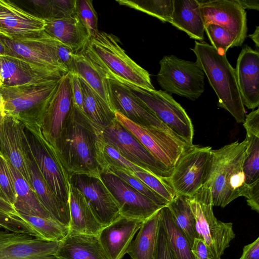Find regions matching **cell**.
<instances>
[{
	"instance_id": "1",
	"label": "cell",
	"mask_w": 259,
	"mask_h": 259,
	"mask_svg": "<svg viewBox=\"0 0 259 259\" xmlns=\"http://www.w3.org/2000/svg\"><path fill=\"white\" fill-rule=\"evenodd\" d=\"M98 134L72 101L70 112L58 144V151L68 173L100 177L97 159Z\"/></svg>"
},
{
	"instance_id": "2",
	"label": "cell",
	"mask_w": 259,
	"mask_h": 259,
	"mask_svg": "<svg viewBox=\"0 0 259 259\" xmlns=\"http://www.w3.org/2000/svg\"><path fill=\"white\" fill-rule=\"evenodd\" d=\"M119 43L114 34L98 31L82 51L107 78L155 90L149 72L133 61Z\"/></svg>"
},
{
	"instance_id": "3",
	"label": "cell",
	"mask_w": 259,
	"mask_h": 259,
	"mask_svg": "<svg viewBox=\"0 0 259 259\" xmlns=\"http://www.w3.org/2000/svg\"><path fill=\"white\" fill-rule=\"evenodd\" d=\"M191 50L196 62L206 76L218 97V105L228 111L238 123H243L246 111L238 87L235 69L226 54L217 51L211 45L195 41Z\"/></svg>"
},
{
	"instance_id": "4",
	"label": "cell",
	"mask_w": 259,
	"mask_h": 259,
	"mask_svg": "<svg viewBox=\"0 0 259 259\" xmlns=\"http://www.w3.org/2000/svg\"><path fill=\"white\" fill-rule=\"evenodd\" d=\"M248 141H236L212 150V163L207 182L211 189L213 206L225 207L248 188L243 171Z\"/></svg>"
},
{
	"instance_id": "5",
	"label": "cell",
	"mask_w": 259,
	"mask_h": 259,
	"mask_svg": "<svg viewBox=\"0 0 259 259\" xmlns=\"http://www.w3.org/2000/svg\"><path fill=\"white\" fill-rule=\"evenodd\" d=\"M20 121L25 126L30 155L54 193L69 206L70 176L64 166L58 152L46 140L34 120L27 119Z\"/></svg>"
},
{
	"instance_id": "6",
	"label": "cell",
	"mask_w": 259,
	"mask_h": 259,
	"mask_svg": "<svg viewBox=\"0 0 259 259\" xmlns=\"http://www.w3.org/2000/svg\"><path fill=\"white\" fill-rule=\"evenodd\" d=\"M187 199L195 219L198 238L204 241L212 259H221L235 237L232 223L223 222L214 216L211 189L207 182Z\"/></svg>"
},
{
	"instance_id": "7",
	"label": "cell",
	"mask_w": 259,
	"mask_h": 259,
	"mask_svg": "<svg viewBox=\"0 0 259 259\" xmlns=\"http://www.w3.org/2000/svg\"><path fill=\"white\" fill-rule=\"evenodd\" d=\"M60 79H40L15 86L1 85L4 115L20 120L37 119L56 91Z\"/></svg>"
},
{
	"instance_id": "8",
	"label": "cell",
	"mask_w": 259,
	"mask_h": 259,
	"mask_svg": "<svg viewBox=\"0 0 259 259\" xmlns=\"http://www.w3.org/2000/svg\"><path fill=\"white\" fill-rule=\"evenodd\" d=\"M157 80L163 91L194 101L204 91L205 74L196 62L164 56Z\"/></svg>"
},
{
	"instance_id": "9",
	"label": "cell",
	"mask_w": 259,
	"mask_h": 259,
	"mask_svg": "<svg viewBox=\"0 0 259 259\" xmlns=\"http://www.w3.org/2000/svg\"><path fill=\"white\" fill-rule=\"evenodd\" d=\"M211 147L192 145L180 156L167 181L176 195L190 197L207 182L211 167Z\"/></svg>"
},
{
	"instance_id": "10",
	"label": "cell",
	"mask_w": 259,
	"mask_h": 259,
	"mask_svg": "<svg viewBox=\"0 0 259 259\" xmlns=\"http://www.w3.org/2000/svg\"><path fill=\"white\" fill-rule=\"evenodd\" d=\"M122 83L177 137L189 145L193 144L194 133L191 120L185 109L169 94L161 90H148L132 84Z\"/></svg>"
},
{
	"instance_id": "11",
	"label": "cell",
	"mask_w": 259,
	"mask_h": 259,
	"mask_svg": "<svg viewBox=\"0 0 259 259\" xmlns=\"http://www.w3.org/2000/svg\"><path fill=\"white\" fill-rule=\"evenodd\" d=\"M98 135L104 142L135 164L162 179L170 176L172 170L156 158L116 119L103 129Z\"/></svg>"
},
{
	"instance_id": "12",
	"label": "cell",
	"mask_w": 259,
	"mask_h": 259,
	"mask_svg": "<svg viewBox=\"0 0 259 259\" xmlns=\"http://www.w3.org/2000/svg\"><path fill=\"white\" fill-rule=\"evenodd\" d=\"M117 120L127 128L158 160L172 170L181 154L190 146L174 134L138 125L118 112Z\"/></svg>"
},
{
	"instance_id": "13",
	"label": "cell",
	"mask_w": 259,
	"mask_h": 259,
	"mask_svg": "<svg viewBox=\"0 0 259 259\" xmlns=\"http://www.w3.org/2000/svg\"><path fill=\"white\" fill-rule=\"evenodd\" d=\"M6 55L23 59L43 68L67 74L68 72L60 61L55 39L44 31L35 37L11 40L0 36Z\"/></svg>"
},
{
	"instance_id": "14",
	"label": "cell",
	"mask_w": 259,
	"mask_h": 259,
	"mask_svg": "<svg viewBox=\"0 0 259 259\" xmlns=\"http://www.w3.org/2000/svg\"><path fill=\"white\" fill-rule=\"evenodd\" d=\"M0 154L32 187L31 159L24 125L12 116L1 113Z\"/></svg>"
},
{
	"instance_id": "15",
	"label": "cell",
	"mask_w": 259,
	"mask_h": 259,
	"mask_svg": "<svg viewBox=\"0 0 259 259\" xmlns=\"http://www.w3.org/2000/svg\"><path fill=\"white\" fill-rule=\"evenodd\" d=\"M107 79L110 103L114 113L118 112L141 126L175 135L123 83L116 80Z\"/></svg>"
},
{
	"instance_id": "16",
	"label": "cell",
	"mask_w": 259,
	"mask_h": 259,
	"mask_svg": "<svg viewBox=\"0 0 259 259\" xmlns=\"http://www.w3.org/2000/svg\"><path fill=\"white\" fill-rule=\"evenodd\" d=\"M204 24L213 23L226 29L234 40V47L241 46L247 32L246 12L237 0H201Z\"/></svg>"
},
{
	"instance_id": "17",
	"label": "cell",
	"mask_w": 259,
	"mask_h": 259,
	"mask_svg": "<svg viewBox=\"0 0 259 259\" xmlns=\"http://www.w3.org/2000/svg\"><path fill=\"white\" fill-rule=\"evenodd\" d=\"M71 106V79L68 73L60 79L56 91L40 116L34 120L46 140L58 152V142Z\"/></svg>"
},
{
	"instance_id": "18",
	"label": "cell",
	"mask_w": 259,
	"mask_h": 259,
	"mask_svg": "<svg viewBox=\"0 0 259 259\" xmlns=\"http://www.w3.org/2000/svg\"><path fill=\"white\" fill-rule=\"evenodd\" d=\"M100 178L116 200L123 217L144 222L163 207L112 173L101 172Z\"/></svg>"
},
{
	"instance_id": "19",
	"label": "cell",
	"mask_w": 259,
	"mask_h": 259,
	"mask_svg": "<svg viewBox=\"0 0 259 259\" xmlns=\"http://www.w3.org/2000/svg\"><path fill=\"white\" fill-rule=\"evenodd\" d=\"M70 183L83 194L103 227L121 215L116 200L100 176L73 174L70 175Z\"/></svg>"
},
{
	"instance_id": "20",
	"label": "cell",
	"mask_w": 259,
	"mask_h": 259,
	"mask_svg": "<svg viewBox=\"0 0 259 259\" xmlns=\"http://www.w3.org/2000/svg\"><path fill=\"white\" fill-rule=\"evenodd\" d=\"M60 242L0 230V259H59L55 254Z\"/></svg>"
},
{
	"instance_id": "21",
	"label": "cell",
	"mask_w": 259,
	"mask_h": 259,
	"mask_svg": "<svg viewBox=\"0 0 259 259\" xmlns=\"http://www.w3.org/2000/svg\"><path fill=\"white\" fill-rule=\"evenodd\" d=\"M45 21L9 1L0 0V36L11 40L33 38L44 31Z\"/></svg>"
},
{
	"instance_id": "22",
	"label": "cell",
	"mask_w": 259,
	"mask_h": 259,
	"mask_svg": "<svg viewBox=\"0 0 259 259\" xmlns=\"http://www.w3.org/2000/svg\"><path fill=\"white\" fill-rule=\"evenodd\" d=\"M243 105L254 109L259 105V53L248 46L241 50L235 69Z\"/></svg>"
},
{
	"instance_id": "23",
	"label": "cell",
	"mask_w": 259,
	"mask_h": 259,
	"mask_svg": "<svg viewBox=\"0 0 259 259\" xmlns=\"http://www.w3.org/2000/svg\"><path fill=\"white\" fill-rule=\"evenodd\" d=\"M143 221L120 215L98 235L109 259H122Z\"/></svg>"
},
{
	"instance_id": "24",
	"label": "cell",
	"mask_w": 259,
	"mask_h": 259,
	"mask_svg": "<svg viewBox=\"0 0 259 259\" xmlns=\"http://www.w3.org/2000/svg\"><path fill=\"white\" fill-rule=\"evenodd\" d=\"M65 75L17 57L0 56V76L3 85H19L40 79H58Z\"/></svg>"
},
{
	"instance_id": "25",
	"label": "cell",
	"mask_w": 259,
	"mask_h": 259,
	"mask_svg": "<svg viewBox=\"0 0 259 259\" xmlns=\"http://www.w3.org/2000/svg\"><path fill=\"white\" fill-rule=\"evenodd\" d=\"M45 21L44 31L69 47L74 54L82 51L91 38L76 14L67 18Z\"/></svg>"
},
{
	"instance_id": "26",
	"label": "cell",
	"mask_w": 259,
	"mask_h": 259,
	"mask_svg": "<svg viewBox=\"0 0 259 259\" xmlns=\"http://www.w3.org/2000/svg\"><path fill=\"white\" fill-rule=\"evenodd\" d=\"M59 259H109L98 235L70 232L55 254Z\"/></svg>"
},
{
	"instance_id": "27",
	"label": "cell",
	"mask_w": 259,
	"mask_h": 259,
	"mask_svg": "<svg viewBox=\"0 0 259 259\" xmlns=\"http://www.w3.org/2000/svg\"><path fill=\"white\" fill-rule=\"evenodd\" d=\"M70 232L98 235L103 227L83 194L70 183L69 192Z\"/></svg>"
},
{
	"instance_id": "28",
	"label": "cell",
	"mask_w": 259,
	"mask_h": 259,
	"mask_svg": "<svg viewBox=\"0 0 259 259\" xmlns=\"http://www.w3.org/2000/svg\"><path fill=\"white\" fill-rule=\"evenodd\" d=\"M170 23L190 38L202 41L204 24L198 0H172Z\"/></svg>"
},
{
	"instance_id": "29",
	"label": "cell",
	"mask_w": 259,
	"mask_h": 259,
	"mask_svg": "<svg viewBox=\"0 0 259 259\" xmlns=\"http://www.w3.org/2000/svg\"><path fill=\"white\" fill-rule=\"evenodd\" d=\"M30 157L32 187L40 202L52 219L69 228V206L62 202L54 193L42 177L35 162L30 155Z\"/></svg>"
},
{
	"instance_id": "30",
	"label": "cell",
	"mask_w": 259,
	"mask_h": 259,
	"mask_svg": "<svg viewBox=\"0 0 259 259\" xmlns=\"http://www.w3.org/2000/svg\"><path fill=\"white\" fill-rule=\"evenodd\" d=\"M7 162L16 194L14 204L16 210L25 215L52 219L41 204L33 188L18 170L9 162Z\"/></svg>"
},
{
	"instance_id": "31",
	"label": "cell",
	"mask_w": 259,
	"mask_h": 259,
	"mask_svg": "<svg viewBox=\"0 0 259 259\" xmlns=\"http://www.w3.org/2000/svg\"><path fill=\"white\" fill-rule=\"evenodd\" d=\"M78 77L83 95L84 115L99 134L116 119L115 113L84 80Z\"/></svg>"
},
{
	"instance_id": "32",
	"label": "cell",
	"mask_w": 259,
	"mask_h": 259,
	"mask_svg": "<svg viewBox=\"0 0 259 259\" xmlns=\"http://www.w3.org/2000/svg\"><path fill=\"white\" fill-rule=\"evenodd\" d=\"M160 210L144 221L127 250L131 259H154Z\"/></svg>"
},
{
	"instance_id": "33",
	"label": "cell",
	"mask_w": 259,
	"mask_h": 259,
	"mask_svg": "<svg viewBox=\"0 0 259 259\" xmlns=\"http://www.w3.org/2000/svg\"><path fill=\"white\" fill-rule=\"evenodd\" d=\"M74 59L75 73L84 80L111 109L108 93V79L106 76L87 56L83 51L74 54Z\"/></svg>"
},
{
	"instance_id": "34",
	"label": "cell",
	"mask_w": 259,
	"mask_h": 259,
	"mask_svg": "<svg viewBox=\"0 0 259 259\" xmlns=\"http://www.w3.org/2000/svg\"><path fill=\"white\" fill-rule=\"evenodd\" d=\"M166 206L178 228L183 233L191 247L195 238H198L194 214L188 201L187 197L176 195Z\"/></svg>"
},
{
	"instance_id": "35",
	"label": "cell",
	"mask_w": 259,
	"mask_h": 259,
	"mask_svg": "<svg viewBox=\"0 0 259 259\" xmlns=\"http://www.w3.org/2000/svg\"><path fill=\"white\" fill-rule=\"evenodd\" d=\"M159 220L165 232L170 247L177 259H194L187 239L176 225L166 206L160 210Z\"/></svg>"
},
{
	"instance_id": "36",
	"label": "cell",
	"mask_w": 259,
	"mask_h": 259,
	"mask_svg": "<svg viewBox=\"0 0 259 259\" xmlns=\"http://www.w3.org/2000/svg\"><path fill=\"white\" fill-rule=\"evenodd\" d=\"M20 214L22 219L36 232L39 239L59 242L69 233V227L53 219Z\"/></svg>"
},
{
	"instance_id": "37",
	"label": "cell",
	"mask_w": 259,
	"mask_h": 259,
	"mask_svg": "<svg viewBox=\"0 0 259 259\" xmlns=\"http://www.w3.org/2000/svg\"><path fill=\"white\" fill-rule=\"evenodd\" d=\"M120 5L135 9L170 23L172 11V0H118Z\"/></svg>"
},
{
	"instance_id": "38",
	"label": "cell",
	"mask_w": 259,
	"mask_h": 259,
	"mask_svg": "<svg viewBox=\"0 0 259 259\" xmlns=\"http://www.w3.org/2000/svg\"><path fill=\"white\" fill-rule=\"evenodd\" d=\"M248 141L243 171L245 183L250 185L259 180V136L246 133Z\"/></svg>"
},
{
	"instance_id": "39",
	"label": "cell",
	"mask_w": 259,
	"mask_h": 259,
	"mask_svg": "<svg viewBox=\"0 0 259 259\" xmlns=\"http://www.w3.org/2000/svg\"><path fill=\"white\" fill-rule=\"evenodd\" d=\"M160 196L170 202L175 197V193L166 179H162L147 171L132 174Z\"/></svg>"
},
{
	"instance_id": "40",
	"label": "cell",
	"mask_w": 259,
	"mask_h": 259,
	"mask_svg": "<svg viewBox=\"0 0 259 259\" xmlns=\"http://www.w3.org/2000/svg\"><path fill=\"white\" fill-rule=\"evenodd\" d=\"M206 32L211 45L218 52L226 54L233 47L234 40L230 33L222 26L213 23L205 25Z\"/></svg>"
},
{
	"instance_id": "41",
	"label": "cell",
	"mask_w": 259,
	"mask_h": 259,
	"mask_svg": "<svg viewBox=\"0 0 259 259\" xmlns=\"http://www.w3.org/2000/svg\"><path fill=\"white\" fill-rule=\"evenodd\" d=\"M107 172H110L117 176L137 191L146 196L158 205L164 207L169 203L166 199L160 196L143 182L130 173L118 170H111L107 171Z\"/></svg>"
},
{
	"instance_id": "42",
	"label": "cell",
	"mask_w": 259,
	"mask_h": 259,
	"mask_svg": "<svg viewBox=\"0 0 259 259\" xmlns=\"http://www.w3.org/2000/svg\"><path fill=\"white\" fill-rule=\"evenodd\" d=\"M91 0H76L75 14L87 29L90 37L98 31V16Z\"/></svg>"
},
{
	"instance_id": "43",
	"label": "cell",
	"mask_w": 259,
	"mask_h": 259,
	"mask_svg": "<svg viewBox=\"0 0 259 259\" xmlns=\"http://www.w3.org/2000/svg\"><path fill=\"white\" fill-rule=\"evenodd\" d=\"M0 192L1 197L13 205L16 199L13 182L7 161L0 154Z\"/></svg>"
},
{
	"instance_id": "44",
	"label": "cell",
	"mask_w": 259,
	"mask_h": 259,
	"mask_svg": "<svg viewBox=\"0 0 259 259\" xmlns=\"http://www.w3.org/2000/svg\"><path fill=\"white\" fill-rule=\"evenodd\" d=\"M154 259H177L170 247L165 232L160 220Z\"/></svg>"
},
{
	"instance_id": "45",
	"label": "cell",
	"mask_w": 259,
	"mask_h": 259,
	"mask_svg": "<svg viewBox=\"0 0 259 259\" xmlns=\"http://www.w3.org/2000/svg\"><path fill=\"white\" fill-rule=\"evenodd\" d=\"M21 218L14 206L0 196V228L9 230L15 219Z\"/></svg>"
},
{
	"instance_id": "46",
	"label": "cell",
	"mask_w": 259,
	"mask_h": 259,
	"mask_svg": "<svg viewBox=\"0 0 259 259\" xmlns=\"http://www.w3.org/2000/svg\"><path fill=\"white\" fill-rule=\"evenodd\" d=\"M58 57L68 73H75L74 53L68 46L55 39Z\"/></svg>"
},
{
	"instance_id": "47",
	"label": "cell",
	"mask_w": 259,
	"mask_h": 259,
	"mask_svg": "<svg viewBox=\"0 0 259 259\" xmlns=\"http://www.w3.org/2000/svg\"><path fill=\"white\" fill-rule=\"evenodd\" d=\"M53 19L69 17L75 14L76 0H53Z\"/></svg>"
},
{
	"instance_id": "48",
	"label": "cell",
	"mask_w": 259,
	"mask_h": 259,
	"mask_svg": "<svg viewBox=\"0 0 259 259\" xmlns=\"http://www.w3.org/2000/svg\"><path fill=\"white\" fill-rule=\"evenodd\" d=\"M69 73L71 79L72 102L76 107L84 115L83 95L78 76L76 73Z\"/></svg>"
},
{
	"instance_id": "49",
	"label": "cell",
	"mask_w": 259,
	"mask_h": 259,
	"mask_svg": "<svg viewBox=\"0 0 259 259\" xmlns=\"http://www.w3.org/2000/svg\"><path fill=\"white\" fill-rule=\"evenodd\" d=\"M30 2L38 13V17L45 20L53 18V0H35Z\"/></svg>"
},
{
	"instance_id": "50",
	"label": "cell",
	"mask_w": 259,
	"mask_h": 259,
	"mask_svg": "<svg viewBox=\"0 0 259 259\" xmlns=\"http://www.w3.org/2000/svg\"><path fill=\"white\" fill-rule=\"evenodd\" d=\"M246 199L247 205L253 210L259 212V180L248 185L244 196Z\"/></svg>"
},
{
	"instance_id": "51",
	"label": "cell",
	"mask_w": 259,
	"mask_h": 259,
	"mask_svg": "<svg viewBox=\"0 0 259 259\" xmlns=\"http://www.w3.org/2000/svg\"><path fill=\"white\" fill-rule=\"evenodd\" d=\"M243 125L247 134L259 136V109L258 108L246 115Z\"/></svg>"
},
{
	"instance_id": "52",
	"label": "cell",
	"mask_w": 259,
	"mask_h": 259,
	"mask_svg": "<svg viewBox=\"0 0 259 259\" xmlns=\"http://www.w3.org/2000/svg\"><path fill=\"white\" fill-rule=\"evenodd\" d=\"M191 250L194 259H212L204 241L201 239H195Z\"/></svg>"
},
{
	"instance_id": "53",
	"label": "cell",
	"mask_w": 259,
	"mask_h": 259,
	"mask_svg": "<svg viewBox=\"0 0 259 259\" xmlns=\"http://www.w3.org/2000/svg\"><path fill=\"white\" fill-rule=\"evenodd\" d=\"M239 259H259V237L244 246Z\"/></svg>"
},
{
	"instance_id": "54",
	"label": "cell",
	"mask_w": 259,
	"mask_h": 259,
	"mask_svg": "<svg viewBox=\"0 0 259 259\" xmlns=\"http://www.w3.org/2000/svg\"><path fill=\"white\" fill-rule=\"evenodd\" d=\"M244 9L259 10V0H237Z\"/></svg>"
},
{
	"instance_id": "55",
	"label": "cell",
	"mask_w": 259,
	"mask_h": 259,
	"mask_svg": "<svg viewBox=\"0 0 259 259\" xmlns=\"http://www.w3.org/2000/svg\"><path fill=\"white\" fill-rule=\"evenodd\" d=\"M248 37L251 39V40L255 44L257 49L258 48L259 46V27L258 26H256V28L253 33L248 35Z\"/></svg>"
},
{
	"instance_id": "56",
	"label": "cell",
	"mask_w": 259,
	"mask_h": 259,
	"mask_svg": "<svg viewBox=\"0 0 259 259\" xmlns=\"http://www.w3.org/2000/svg\"><path fill=\"white\" fill-rule=\"evenodd\" d=\"M0 113L4 115V101L2 95L0 92Z\"/></svg>"
},
{
	"instance_id": "57",
	"label": "cell",
	"mask_w": 259,
	"mask_h": 259,
	"mask_svg": "<svg viewBox=\"0 0 259 259\" xmlns=\"http://www.w3.org/2000/svg\"><path fill=\"white\" fill-rule=\"evenodd\" d=\"M6 55L5 49L0 41V56Z\"/></svg>"
},
{
	"instance_id": "58",
	"label": "cell",
	"mask_w": 259,
	"mask_h": 259,
	"mask_svg": "<svg viewBox=\"0 0 259 259\" xmlns=\"http://www.w3.org/2000/svg\"><path fill=\"white\" fill-rule=\"evenodd\" d=\"M2 84H3V83H2V79H1V77L0 76V86L2 85Z\"/></svg>"
},
{
	"instance_id": "59",
	"label": "cell",
	"mask_w": 259,
	"mask_h": 259,
	"mask_svg": "<svg viewBox=\"0 0 259 259\" xmlns=\"http://www.w3.org/2000/svg\"><path fill=\"white\" fill-rule=\"evenodd\" d=\"M0 196H1V192H0Z\"/></svg>"
},
{
	"instance_id": "60",
	"label": "cell",
	"mask_w": 259,
	"mask_h": 259,
	"mask_svg": "<svg viewBox=\"0 0 259 259\" xmlns=\"http://www.w3.org/2000/svg\"></svg>"
}]
</instances>
